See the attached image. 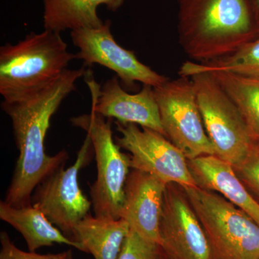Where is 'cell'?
Returning a JSON list of instances; mask_svg holds the SVG:
<instances>
[{"label": "cell", "mask_w": 259, "mask_h": 259, "mask_svg": "<svg viewBox=\"0 0 259 259\" xmlns=\"http://www.w3.org/2000/svg\"><path fill=\"white\" fill-rule=\"evenodd\" d=\"M86 66L67 69L46 88L15 100H5L2 110L11 119L19 156L5 202L14 207L32 205L37 185L69 159L62 150L54 156L46 153V136L51 117L76 90V82L86 74Z\"/></svg>", "instance_id": "1"}, {"label": "cell", "mask_w": 259, "mask_h": 259, "mask_svg": "<svg viewBox=\"0 0 259 259\" xmlns=\"http://www.w3.org/2000/svg\"><path fill=\"white\" fill-rule=\"evenodd\" d=\"M181 47L194 62H208L258 36L247 0H178Z\"/></svg>", "instance_id": "2"}, {"label": "cell", "mask_w": 259, "mask_h": 259, "mask_svg": "<svg viewBox=\"0 0 259 259\" xmlns=\"http://www.w3.org/2000/svg\"><path fill=\"white\" fill-rule=\"evenodd\" d=\"M76 54L60 33L31 32L16 44L0 47V94L15 100L46 88L68 69Z\"/></svg>", "instance_id": "3"}, {"label": "cell", "mask_w": 259, "mask_h": 259, "mask_svg": "<svg viewBox=\"0 0 259 259\" xmlns=\"http://www.w3.org/2000/svg\"><path fill=\"white\" fill-rule=\"evenodd\" d=\"M203 228L210 259H259V226L221 194L182 187Z\"/></svg>", "instance_id": "4"}, {"label": "cell", "mask_w": 259, "mask_h": 259, "mask_svg": "<svg viewBox=\"0 0 259 259\" xmlns=\"http://www.w3.org/2000/svg\"><path fill=\"white\" fill-rule=\"evenodd\" d=\"M73 126L82 129L93 143L97 163V180L90 194L98 218H121L125 201V186L131 167V156L120 151L112 137L111 120L91 110L72 117Z\"/></svg>", "instance_id": "5"}, {"label": "cell", "mask_w": 259, "mask_h": 259, "mask_svg": "<svg viewBox=\"0 0 259 259\" xmlns=\"http://www.w3.org/2000/svg\"><path fill=\"white\" fill-rule=\"evenodd\" d=\"M190 78L215 156L233 166L238 164L253 146L239 110L210 73H199Z\"/></svg>", "instance_id": "6"}, {"label": "cell", "mask_w": 259, "mask_h": 259, "mask_svg": "<svg viewBox=\"0 0 259 259\" xmlns=\"http://www.w3.org/2000/svg\"><path fill=\"white\" fill-rule=\"evenodd\" d=\"M153 89L167 139L188 160L215 156L204 128L192 79L180 76Z\"/></svg>", "instance_id": "7"}, {"label": "cell", "mask_w": 259, "mask_h": 259, "mask_svg": "<svg viewBox=\"0 0 259 259\" xmlns=\"http://www.w3.org/2000/svg\"><path fill=\"white\" fill-rule=\"evenodd\" d=\"M94 153L93 143L87 136L74 164L66 169L61 166L49 175L37 186L32 197V205L71 240L75 227L90 214L93 206L80 188L79 175Z\"/></svg>", "instance_id": "8"}, {"label": "cell", "mask_w": 259, "mask_h": 259, "mask_svg": "<svg viewBox=\"0 0 259 259\" xmlns=\"http://www.w3.org/2000/svg\"><path fill=\"white\" fill-rule=\"evenodd\" d=\"M116 144L131 153V168L146 172L166 184L197 186L190 169L188 159L163 135L136 124L116 121Z\"/></svg>", "instance_id": "9"}, {"label": "cell", "mask_w": 259, "mask_h": 259, "mask_svg": "<svg viewBox=\"0 0 259 259\" xmlns=\"http://www.w3.org/2000/svg\"><path fill=\"white\" fill-rule=\"evenodd\" d=\"M110 20L96 28H80L71 31V41L79 49L76 59L83 66L101 65L115 73L122 87L134 88L136 82L153 88L161 86L168 78L153 71L138 59L133 51L120 47L111 32Z\"/></svg>", "instance_id": "10"}, {"label": "cell", "mask_w": 259, "mask_h": 259, "mask_svg": "<svg viewBox=\"0 0 259 259\" xmlns=\"http://www.w3.org/2000/svg\"><path fill=\"white\" fill-rule=\"evenodd\" d=\"M160 232L168 259H210L203 228L182 186L167 184Z\"/></svg>", "instance_id": "11"}, {"label": "cell", "mask_w": 259, "mask_h": 259, "mask_svg": "<svg viewBox=\"0 0 259 259\" xmlns=\"http://www.w3.org/2000/svg\"><path fill=\"white\" fill-rule=\"evenodd\" d=\"M84 76L94 112L106 118H115L120 123L136 124L153 130L166 137L153 87L143 85L139 93L130 94L116 76L107 79L102 87L95 81L90 70Z\"/></svg>", "instance_id": "12"}, {"label": "cell", "mask_w": 259, "mask_h": 259, "mask_svg": "<svg viewBox=\"0 0 259 259\" xmlns=\"http://www.w3.org/2000/svg\"><path fill=\"white\" fill-rule=\"evenodd\" d=\"M167 184L146 172L134 169L125 186L121 218L131 230L161 245L160 224Z\"/></svg>", "instance_id": "13"}, {"label": "cell", "mask_w": 259, "mask_h": 259, "mask_svg": "<svg viewBox=\"0 0 259 259\" xmlns=\"http://www.w3.org/2000/svg\"><path fill=\"white\" fill-rule=\"evenodd\" d=\"M188 164L197 186L218 192L259 226V204L237 176L231 163L214 155H207L188 160Z\"/></svg>", "instance_id": "14"}, {"label": "cell", "mask_w": 259, "mask_h": 259, "mask_svg": "<svg viewBox=\"0 0 259 259\" xmlns=\"http://www.w3.org/2000/svg\"><path fill=\"white\" fill-rule=\"evenodd\" d=\"M0 219L8 223L23 236L29 251L55 243L74 247L83 252L82 245L68 238L35 206L14 207L2 201Z\"/></svg>", "instance_id": "15"}, {"label": "cell", "mask_w": 259, "mask_h": 259, "mask_svg": "<svg viewBox=\"0 0 259 259\" xmlns=\"http://www.w3.org/2000/svg\"><path fill=\"white\" fill-rule=\"evenodd\" d=\"M125 0H42L45 30L60 33L80 28H96L104 22L97 15V8L104 5L117 11Z\"/></svg>", "instance_id": "16"}, {"label": "cell", "mask_w": 259, "mask_h": 259, "mask_svg": "<svg viewBox=\"0 0 259 259\" xmlns=\"http://www.w3.org/2000/svg\"><path fill=\"white\" fill-rule=\"evenodd\" d=\"M130 231L122 218H98L90 213L75 227L72 240L95 259H117Z\"/></svg>", "instance_id": "17"}, {"label": "cell", "mask_w": 259, "mask_h": 259, "mask_svg": "<svg viewBox=\"0 0 259 259\" xmlns=\"http://www.w3.org/2000/svg\"><path fill=\"white\" fill-rule=\"evenodd\" d=\"M212 74L231 97L244 120L252 143L259 146V77L226 71Z\"/></svg>", "instance_id": "18"}, {"label": "cell", "mask_w": 259, "mask_h": 259, "mask_svg": "<svg viewBox=\"0 0 259 259\" xmlns=\"http://www.w3.org/2000/svg\"><path fill=\"white\" fill-rule=\"evenodd\" d=\"M226 71L243 76L259 77V32L258 36L247 42L231 55L208 62L187 61L181 66L180 76L190 77L203 72Z\"/></svg>", "instance_id": "19"}, {"label": "cell", "mask_w": 259, "mask_h": 259, "mask_svg": "<svg viewBox=\"0 0 259 259\" xmlns=\"http://www.w3.org/2000/svg\"><path fill=\"white\" fill-rule=\"evenodd\" d=\"M117 259H168L161 245L131 229Z\"/></svg>", "instance_id": "20"}, {"label": "cell", "mask_w": 259, "mask_h": 259, "mask_svg": "<svg viewBox=\"0 0 259 259\" xmlns=\"http://www.w3.org/2000/svg\"><path fill=\"white\" fill-rule=\"evenodd\" d=\"M233 167L245 188L259 204V146L253 144L246 157Z\"/></svg>", "instance_id": "21"}, {"label": "cell", "mask_w": 259, "mask_h": 259, "mask_svg": "<svg viewBox=\"0 0 259 259\" xmlns=\"http://www.w3.org/2000/svg\"><path fill=\"white\" fill-rule=\"evenodd\" d=\"M0 259H66L67 251L56 254H38L35 252L24 251L15 245L5 231L0 233Z\"/></svg>", "instance_id": "22"}, {"label": "cell", "mask_w": 259, "mask_h": 259, "mask_svg": "<svg viewBox=\"0 0 259 259\" xmlns=\"http://www.w3.org/2000/svg\"><path fill=\"white\" fill-rule=\"evenodd\" d=\"M255 25L259 30V0H247Z\"/></svg>", "instance_id": "23"}, {"label": "cell", "mask_w": 259, "mask_h": 259, "mask_svg": "<svg viewBox=\"0 0 259 259\" xmlns=\"http://www.w3.org/2000/svg\"><path fill=\"white\" fill-rule=\"evenodd\" d=\"M66 259H74V258H73V253L71 250H68V255L67 257H66Z\"/></svg>", "instance_id": "24"}]
</instances>
